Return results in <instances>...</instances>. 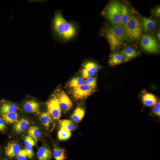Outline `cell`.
I'll return each instance as SVG.
<instances>
[{"label": "cell", "mask_w": 160, "mask_h": 160, "mask_svg": "<svg viewBox=\"0 0 160 160\" xmlns=\"http://www.w3.org/2000/svg\"><path fill=\"white\" fill-rule=\"evenodd\" d=\"M100 34L105 38L111 50L119 49L126 36L124 31L120 27L111 23L103 28Z\"/></svg>", "instance_id": "6da1fadb"}, {"label": "cell", "mask_w": 160, "mask_h": 160, "mask_svg": "<svg viewBox=\"0 0 160 160\" xmlns=\"http://www.w3.org/2000/svg\"><path fill=\"white\" fill-rule=\"evenodd\" d=\"M121 3L113 0L107 5L102 12V15L111 23L120 27Z\"/></svg>", "instance_id": "7a4b0ae2"}, {"label": "cell", "mask_w": 160, "mask_h": 160, "mask_svg": "<svg viewBox=\"0 0 160 160\" xmlns=\"http://www.w3.org/2000/svg\"><path fill=\"white\" fill-rule=\"evenodd\" d=\"M126 36L138 40L142 36L143 29L137 17L131 13L124 30Z\"/></svg>", "instance_id": "3957f363"}, {"label": "cell", "mask_w": 160, "mask_h": 160, "mask_svg": "<svg viewBox=\"0 0 160 160\" xmlns=\"http://www.w3.org/2000/svg\"><path fill=\"white\" fill-rule=\"evenodd\" d=\"M66 20L61 12L57 11L52 20L51 28L54 36L58 39H63V29Z\"/></svg>", "instance_id": "277c9868"}, {"label": "cell", "mask_w": 160, "mask_h": 160, "mask_svg": "<svg viewBox=\"0 0 160 160\" xmlns=\"http://www.w3.org/2000/svg\"><path fill=\"white\" fill-rule=\"evenodd\" d=\"M141 46L145 51L150 53L158 51L159 46L156 39L153 36L147 34L142 35Z\"/></svg>", "instance_id": "5b68a950"}, {"label": "cell", "mask_w": 160, "mask_h": 160, "mask_svg": "<svg viewBox=\"0 0 160 160\" xmlns=\"http://www.w3.org/2000/svg\"><path fill=\"white\" fill-rule=\"evenodd\" d=\"M47 112L52 119L58 120L61 116V110L56 95H53L46 102Z\"/></svg>", "instance_id": "8992f818"}, {"label": "cell", "mask_w": 160, "mask_h": 160, "mask_svg": "<svg viewBox=\"0 0 160 160\" xmlns=\"http://www.w3.org/2000/svg\"><path fill=\"white\" fill-rule=\"evenodd\" d=\"M94 89L85 83L72 89L71 93L73 98L81 100L87 98L94 92Z\"/></svg>", "instance_id": "52a82bcc"}, {"label": "cell", "mask_w": 160, "mask_h": 160, "mask_svg": "<svg viewBox=\"0 0 160 160\" xmlns=\"http://www.w3.org/2000/svg\"><path fill=\"white\" fill-rule=\"evenodd\" d=\"M61 111L64 113L68 112L72 107L71 100L63 90L58 91L56 94Z\"/></svg>", "instance_id": "ba28073f"}, {"label": "cell", "mask_w": 160, "mask_h": 160, "mask_svg": "<svg viewBox=\"0 0 160 160\" xmlns=\"http://www.w3.org/2000/svg\"><path fill=\"white\" fill-rule=\"evenodd\" d=\"M78 32L77 26L74 23L66 20L63 29V40L65 41L71 40L76 35Z\"/></svg>", "instance_id": "9c48e42d"}, {"label": "cell", "mask_w": 160, "mask_h": 160, "mask_svg": "<svg viewBox=\"0 0 160 160\" xmlns=\"http://www.w3.org/2000/svg\"><path fill=\"white\" fill-rule=\"evenodd\" d=\"M19 109L18 106L11 102L3 99L0 102V115L16 111Z\"/></svg>", "instance_id": "30bf717a"}, {"label": "cell", "mask_w": 160, "mask_h": 160, "mask_svg": "<svg viewBox=\"0 0 160 160\" xmlns=\"http://www.w3.org/2000/svg\"><path fill=\"white\" fill-rule=\"evenodd\" d=\"M137 18L139 21L142 29L145 31H149L154 29L156 25V22L155 20L139 15Z\"/></svg>", "instance_id": "8fae6325"}, {"label": "cell", "mask_w": 160, "mask_h": 160, "mask_svg": "<svg viewBox=\"0 0 160 160\" xmlns=\"http://www.w3.org/2000/svg\"><path fill=\"white\" fill-rule=\"evenodd\" d=\"M20 150L19 144L14 141H11L5 147V153L9 157H13L18 154Z\"/></svg>", "instance_id": "7c38bea8"}, {"label": "cell", "mask_w": 160, "mask_h": 160, "mask_svg": "<svg viewBox=\"0 0 160 160\" xmlns=\"http://www.w3.org/2000/svg\"><path fill=\"white\" fill-rule=\"evenodd\" d=\"M131 14L130 9L128 7L121 4L120 27L123 31Z\"/></svg>", "instance_id": "4fadbf2b"}, {"label": "cell", "mask_w": 160, "mask_h": 160, "mask_svg": "<svg viewBox=\"0 0 160 160\" xmlns=\"http://www.w3.org/2000/svg\"><path fill=\"white\" fill-rule=\"evenodd\" d=\"M40 105L34 100H31L26 101L23 105V108L28 113H38Z\"/></svg>", "instance_id": "5bb4252c"}, {"label": "cell", "mask_w": 160, "mask_h": 160, "mask_svg": "<svg viewBox=\"0 0 160 160\" xmlns=\"http://www.w3.org/2000/svg\"><path fill=\"white\" fill-rule=\"evenodd\" d=\"M142 101L145 106H153L157 102V98L153 94L145 92L142 96Z\"/></svg>", "instance_id": "9a60e30c"}, {"label": "cell", "mask_w": 160, "mask_h": 160, "mask_svg": "<svg viewBox=\"0 0 160 160\" xmlns=\"http://www.w3.org/2000/svg\"><path fill=\"white\" fill-rule=\"evenodd\" d=\"M52 154L50 149L45 145L40 147L37 152V156L39 160H50Z\"/></svg>", "instance_id": "2e32d148"}, {"label": "cell", "mask_w": 160, "mask_h": 160, "mask_svg": "<svg viewBox=\"0 0 160 160\" xmlns=\"http://www.w3.org/2000/svg\"><path fill=\"white\" fill-rule=\"evenodd\" d=\"M121 54L124 60L127 61L136 57L138 53L134 49L127 47L122 50Z\"/></svg>", "instance_id": "e0dca14e"}, {"label": "cell", "mask_w": 160, "mask_h": 160, "mask_svg": "<svg viewBox=\"0 0 160 160\" xmlns=\"http://www.w3.org/2000/svg\"><path fill=\"white\" fill-rule=\"evenodd\" d=\"M29 123L28 120L25 119H22L18 120L14 124V131L17 133L23 132L27 129Z\"/></svg>", "instance_id": "ac0fdd59"}, {"label": "cell", "mask_w": 160, "mask_h": 160, "mask_svg": "<svg viewBox=\"0 0 160 160\" xmlns=\"http://www.w3.org/2000/svg\"><path fill=\"white\" fill-rule=\"evenodd\" d=\"M39 119L43 126L48 129L52 121V118L47 111L42 112L39 115Z\"/></svg>", "instance_id": "d6986e66"}, {"label": "cell", "mask_w": 160, "mask_h": 160, "mask_svg": "<svg viewBox=\"0 0 160 160\" xmlns=\"http://www.w3.org/2000/svg\"><path fill=\"white\" fill-rule=\"evenodd\" d=\"M85 114L84 110L80 107H77L71 116V119L75 123L79 122L83 118Z\"/></svg>", "instance_id": "ffe728a7"}, {"label": "cell", "mask_w": 160, "mask_h": 160, "mask_svg": "<svg viewBox=\"0 0 160 160\" xmlns=\"http://www.w3.org/2000/svg\"><path fill=\"white\" fill-rule=\"evenodd\" d=\"M53 154L56 160H65L66 157L65 150L57 145L54 147Z\"/></svg>", "instance_id": "44dd1931"}, {"label": "cell", "mask_w": 160, "mask_h": 160, "mask_svg": "<svg viewBox=\"0 0 160 160\" xmlns=\"http://www.w3.org/2000/svg\"><path fill=\"white\" fill-rule=\"evenodd\" d=\"M1 116L4 122L8 124L15 123L18 121V114L16 111Z\"/></svg>", "instance_id": "7402d4cb"}, {"label": "cell", "mask_w": 160, "mask_h": 160, "mask_svg": "<svg viewBox=\"0 0 160 160\" xmlns=\"http://www.w3.org/2000/svg\"><path fill=\"white\" fill-rule=\"evenodd\" d=\"M124 58L121 54L114 53L111 55L108 61V64L111 66H114L122 63Z\"/></svg>", "instance_id": "603a6c76"}, {"label": "cell", "mask_w": 160, "mask_h": 160, "mask_svg": "<svg viewBox=\"0 0 160 160\" xmlns=\"http://www.w3.org/2000/svg\"><path fill=\"white\" fill-rule=\"evenodd\" d=\"M28 136L32 138L36 142L41 137V133L39 128L36 126L30 127L28 130Z\"/></svg>", "instance_id": "cb8c5ba5"}, {"label": "cell", "mask_w": 160, "mask_h": 160, "mask_svg": "<svg viewBox=\"0 0 160 160\" xmlns=\"http://www.w3.org/2000/svg\"><path fill=\"white\" fill-rule=\"evenodd\" d=\"M85 80L83 78L76 77L72 78L68 82L67 85L69 88H73L84 83Z\"/></svg>", "instance_id": "d4e9b609"}, {"label": "cell", "mask_w": 160, "mask_h": 160, "mask_svg": "<svg viewBox=\"0 0 160 160\" xmlns=\"http://www.w3.org/2000/svg\"><path fill=\"white\" fill-rule=\"evenodd\" d=\"M60 127H63L70 131L74 130L76 126L74 122L69 119H63L59 121Z\"/></svg>", "instance_id": "484cf974"}, {"label": "cell", "mask_w": 160, "mask_h": 160, "mask_svg": "<svg viewBox=\"0 0 160 160\" xmlns=\"http://www.w3.org/2000/svg\"><path fill=\"white\" fill-rule=\"evenodd\" d=\"M71 135V131L60 127L58 133V139L60 140H66L69 139Z\"/></svg>", "instance_id": "4316f807"}, {"label": "cell", "mask_w": 160, "mask_h": 160, "mask_svg": "<svg viewBox=\"0 0 160 160\" xmlns=\"http://www.w3.org/2000/svg\"><path fill=\"white\" fill-rule=\"evenodd\" d=\"M84 68L96 72L99 68V65L96 63L91 61H87L83 64Z\"/></svg>", "instance_id": "83f0119b"}, {"label": "cell", "mask_w": 160, "mask_h": 160, "mask_svg": "<svg viewBox=\"0 0 160 160\" xmlns=\"http://www.w3.org/2000/svg\"><path fill=\"white\" fill-rule=\"evenodd\" d=\"M84 83L94 89L97 84L96 78L95 77H89L85 80Z\"/></svg>", "instance_id": "f1b7e54d"}, {"label": "cell", "mask_w": 160, "mask_h": 160, "mask_svg": "<svg viewBox=\"0 0 160 160\" xmlns=\"http://www.w3.org/2000/svg\"><path fill=\"white\" fill-rule=\"evenodd\" d=\"M152 114L155 116L160 118V103L159 101L153 106L152 109Z\"/></svg>", "instance_id": "f546056e"}, {"label": "cell", "mask_w": 160, "mask_h": 160, "mask_svg": "<svg viewBox=\"0 0 160 160\" xmlns=\"http://www.w3.org/2000/svg\"><path fill=\"white\" fill-rule=\"evenodd\" d=\"M27 157L28 155L25 149H20L17 155L18 160H26Z\"/></svg>", "instance_id": "4dcf8cb0"}, {"label": "cell", "mask_w": 160, "mask_h": 160, "mask_svg": "<svg viewBox=\"0 0 160 160\" xmlns=\"http://www.w3.org/2000/svg\"><path fill=\"white\" fill-rule=\"evenodd\" d=\"M95 72L88 69L83 68L81 70V74L83 78L87 79L94 75Z\"/></svg>", "instance_id": "1f68e13d"}, {"label": "cell", "mask_w": 160, "mask_h": 160, "mask_svg": "<svg viewBox=\"0 0 160 160\" xmlns=\"http://www.w3.org/2000/svg\"><path fill=\"white\" fill-rule=\"evenodd\" d=\"M24 143L26 145H28L32 147L35 145L36 143L32 138L29 136H27L25 138Z\"/></svg>", "instance_id": "d6a6232c"}, {"label": "cell", "mask_w": 160, "mask_h": 160, "mask_svg": "<svg viewBox=\"0 0 160 160\" xmlns=\"http://www.w3.org/2000/svg\"><path fill=\"white\" fill-rule=\"evenodd\" d=\"M25 149L27 153L28 157L29 158H32L34 154L32 147L28 145H26Z\"/></svg>", "instance_id": "836d02e7"}, {"label": "cell", "mask_w": 160, "mask_h": 160, "mask_svg": "<svg viewBox=\"0 0 160 160\" xmlns=\"http://www.w3.org/2000/svg\"><path fill=\"white\" fill-rule=\"evenodd\" d=\"M153 13L155 16L158 17H160V8L159 6L156 7L154 9L153 11Z\"/></svg>", "instance_id": "e575fe53"}, {"label": "cell", "mask_w": 160, "mask_h": 160, "mask_svg": "<svg viewBox=\"0 0 160 160\" xmlns=\"http://www.w3.org/2000/svg\"><path fill=\"white\" fill-rule=\"evenodd\" d=\"M5 128L4 122L2 118H0V131H3Z\"/></svg>", "instance_id": "d590c367"}, {"label": "cell", "mask_w": 160, "mask_h": 160, "mask_svg": "<svg viewBox=\"0 0 160 160\" xmlns=\"http://www.w3.org/2000/svg\"><path fill=\"white\" fill-rule=\"evenodd\" d=\"M156 36L159 40H160V31H159L156 33Z\"/></svg>", "instance_id": "8d00e7d4"}, {"label": "cell", "mask_w": 160, "mask_h": 160, "mask_svg": "<svg viewBox=\"0 0 160 160\" xmlns=\"http://www.w3.org/2000/svg\"><path fill=\"white\" fill-rule=\"evenodd\" d=\"M7 160L5 159H2V160Z\"/></svg>", "instance_id": "74e56055"}, {"label": "cell", "mask_w": 160, "mask_h": 160, "mask_svg": "<svg viewBox=\"0 0 160 160\" xmlns=\"http://www.w3.org/2000/svg\"></svg>", "instance_id": "f35d334b"}]
</instances>
